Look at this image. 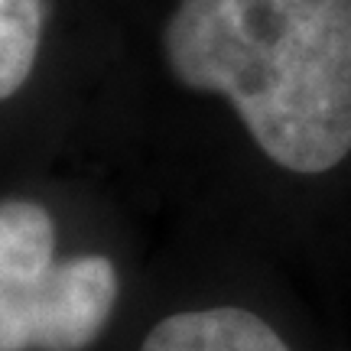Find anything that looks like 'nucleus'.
<instances>
[{
	"instance_id": "4",
	"label": "nucleus",
	"mask_w": 351,
	"mask_h": 351,
	"mask_svg": "<svg viewBox=\"0 0 351 351\" xmlns=\"http://www.w3.org/2000/svg\"><path fill=\"white\" fill-rule=\"evenodd\" d=\"M43 20L46 0H0V101L13 98L33 75Z\"/></svg>"
},
{
	"instance_id": "1",
	"label": "nucleus",
	"mask_w": 351,
	"mask_h": 351,
	"mask_svg": "<svg viewBox=\"0 0 351 351\" xmlns=\"http://www.w3.org/2000/svg\"><path fill=\"white\" fill-rule=\"evenodd\" d=\"M163 52L276 166L326 173L351 153V0H179Z\"/></svg>"
},
{
	"instance_id": "3",
	"label": "nucleus",
	"mask_w": 351,
	"mask_h": 351,
	"mask_svg": "<svg viewBox=\"0 0 351 351\" xmlns=\"http://www.w3.org/2000/svg\"><path fill=\"white\" fill-rule=\"evenodd\" d=\"M140 351H289L263 319L247 309L215 306L176 313L150 328Z\"/></svg>"
},
{
	"instance_id": "2",
	"label": "nucleus",
	"mask_w": 351,
	"mask_h": 351,
	"mask_svg": "<svg viewBox=\"0 0 351 351\" xmlns=\"http://www.w3.org/2000/svg\"><path fill=\"white\" fill-rule=\"evenodd\" d=\"M117 302L108 257H56L49 212L26 199L0 202V351H82Z\"/></svg>"
}]
</instances>
